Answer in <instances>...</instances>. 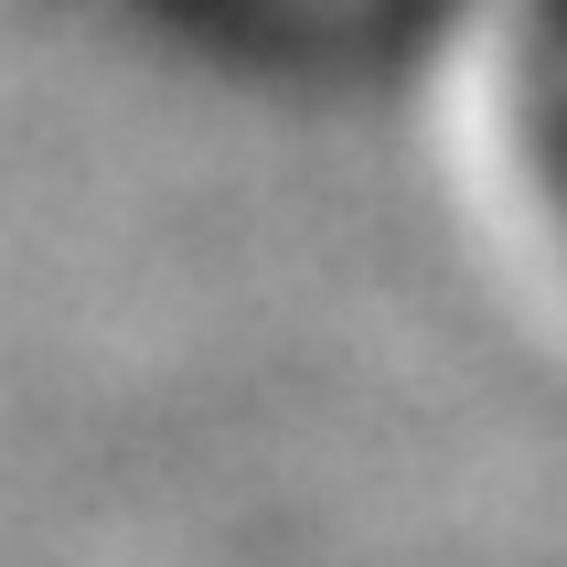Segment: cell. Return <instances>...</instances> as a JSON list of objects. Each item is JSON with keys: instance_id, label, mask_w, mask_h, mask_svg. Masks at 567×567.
<instances>
[{"instance_id": "cell-1", "label": "cell", "mask_w": 567, "mask_h": 567, "mask_svg": "<svg viewBox=\"0 0 567 567\" xmlns=\"http://www.w3.org/2000/svg\"><path fill=\"white\" fill-rule=\"evenodd\" d=\"M536 140H546V183L567 204V0L536 22Z\"/></svg>"}]
</instances>
